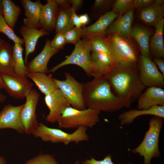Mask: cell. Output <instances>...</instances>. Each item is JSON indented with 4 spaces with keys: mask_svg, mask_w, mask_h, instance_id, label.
Returning <instances> with one entry per match:
<instances>
[{
    "mask_svg": "<svg viewBox=\"0 0 164 164\" xmlns=\"http://www.w3.org/2000/svg\"><path fill=\"white\" fill-rule=\"evenodd\" d=\"M89 39L91 44V52H105L111 54L106 42L105 36H94Z\"/></svg>",
    "mask_w": 164,
    "mask_h": 164,
    "instance_id": "cell-32",
    "label": "cell"
},
{
    "mask_svg": "<svg viewBox=\"0 0 164 164\" xmlns=\"http://www.w3.org/2000/svg\"><path fill=\"white\" fill-rule=\"evenodd\" d=\"M114 0H95L92 6V15L94 17H99L110 11L112 8Z\"/></svg>",
    "mask_w": 164,
    "mask_h": 164,
    "instance_id": "cell-31",
    "label": "cell"
},
{
    "mask_svg": "<svg viewBox=\"0 0 164 164\" xmlns=\"http://www.w3.org/2000/svg\"><path fill=\"white\" fill-rule=\"evenodd\" d=\"M164 105V90L156 87H148L138 98L137 107L146 110L156 106Z\"/></svg>",
    "mask_w": 164,
    "mask_h": 164,
    "instance_id": "cell-17",
    "label": "cell"
},
{
    "mask_svg": "<svg viewBox=\"0 0 164 164\" xmlns=\"http://www.w3.org/2000/svg\"><path fill=\"white\" fill-rule=\"evenodd\" d=\"M72 20L75 27L78 28H82L80 21L79 16L74 11L72 14Z\"/></svg>",
    "mask_w": 164,
    "mask_h": 164,
    "instance_id": "cell-42",
    "label": "cell"
},
{
    "mask_svg": "<svg viewBox=\"0 0 164 164\" xmlns=\"http://www.w3.org/2000/svg\"><path fill=\"white\" fill-rule=\"evenodd\" d=\"M163 119L156 116L151 118L149 121V128L142 141L137 147L131 150L133 153L138 154L143 157V164H151L152 158L160 156L159 142L163 123Z\"/></svg>",
    "mask_w": 164,
    "mask_h": 164,
    "instance_id": "cell-4",
    "label": "cell"
},
{
    "mask_svg": "<svg viewBox=\"0 0 164 164\" xmlns=\"http://www.w3.org/2000/svg\"><path fill=\"white\" fill-rule=\"evenodd\" d=\"M79 16L82 27L86 25L89 22V17L87 14H84Z\"/></svg>",
    "mask_w": 164,
    "mask_h": 164,
    "instance_id": "cell-44",
    "label": "cell"
},
{
    "mask_svg": "<svg viewBox=\"0 0 164 164\" xmlns=\"http://www.w3.org/2000/svg\"><path fill=\"white\" fill-rule=\"evenodd\" d=\"M24 164H59L53 156L49 154H40L28 160Z\"/></svg>",
    "mask_w": 164,
    "mask_h": 164,
    "instance_id": "cell-35",
    "label": "cell"
},
{
    "mask_svg": "<svg viewBox=\"0 0 164 164\" xmlns=\"http://www.w3.org/2000/svg\"><path fill=\"white\" fill-rule=\"evenodd\" d=\"M3 87V83L0 73V88Z\"/></svg>",
    "mask_w": 164,
    "mask_h": 164,
    "instance_id": "cell-47",
    "label": "cell"
},
{
    "mask_svg": "<svg viewBox=\"0 0 164 164\" xmlns=\"http://www.w3.org/2000/svg\"><path fill=\"white\" fill-rule=\"evenodd\" d=\"M23 49L21 45L14 43L12 47L13 56L15 64L14 70L16 75L27 77L28 72L23 59Z\"/></svg>",
    "mask_w": 164,
    "mask_h": 164,
    "instance_id": "cell-30",
    "label": "cell"
},
{
    "mask_svg": "<svg viewBox=\"0 0 164 164\" xmlns=\"http://www.w3.org/2000/svg\"><path fill=\"white\" fill-rule=\"evenodd\" d=\"M91 66L94 78L105 76L115 67L111 54L105 52H91Z\"/></svg>",
    "mask_w": 164,
    "mask_h": 164,
    "instance_id": "cell-14",
    "label": "cell"
},
{
    "mask_svg": "<svg viewBox=\"0 0 164 164\" xmlns=\"http://www.w3.org/2000/svg\"><path fill=\"white\" fill-rule=\"evenodd\" d=\"M84 2L83 0H70L71 7L73 10L76 12L78 11L82 6Z\"/></svg>",
    "mask_w": 164,
    "mask_h": 164,
    "instance_id": "cell-41",
    "label": "cell"
},
{
    "mask_svg": "<svg viewBox=\"0 0 164 164\" xmlns=\"http://www.w3.org/2000/svg\"><path fill=\"white\" fill-rule=\"evenodd\" d=\"M19 32L23 37L25 44V53L24 60L27 66L29 56L35 50L39 39L41 36L48 35L49 32L42 28L38 29L29 27L24 25L20 28Z\"/></svg>",
    "mask_w": 164,
    "mask_h": 164,
    "instance_id": "cell-18",
    "label": "cell"
},
{
    "mask_svg": "<svg viewBox=\"0 0 164 164\" xmlns=\"http://www.w3.org/2000/svg\"><path fill=\"white\" fill-rule=\"evenodd\" d=\"M134 9V0H116L113 4L111 11L119 15H122Z\"/></svg>",
    "mask_w": 164,
    "mask_h": 164,
    "instance_id": "cell-34",
    "label": "cell"
},
{
    "mask_svg": "<svg viewBox=\"0 0 164 164\" xmlns=\"http://www.w3.org/2000/svg\"><path fill=\"white\" fill-rule=\"evenodd\" d=\"M73 11L71 7L59 8L54 29L56 33L64 32L74 27L72 20Z\"/></svg>",
    "mask_w": 164,
    "mask_h": 164,
    "instance_id": "cell-29",
    "label": "cell"
},
{
    "mask_svg": "<svg viewBox=\"0 0 164 164\" xmlns=\"http://www.w3.org/2000/svg\"><path fill=\"white\" fill-rule=\"evenodd\" d=\"M104 77L124 107H130L145 88L140 80L137 64L118 65Z\"/></svg>",
    "mask_w": 164,
    "mask_h": 164,
    "instance_id": "cell-1",
    "label": "cell"
},
{
    "mask_svg": "<svg viewBox=\"0 0 164 164\" xmlns=\"http://www.w3.org/2000/svg\"><path fill=\"white\" fill-rule=\"evenodd\" d=\"M83 97L87 108L100 111L112 112L124 107L104 77L94 78L84 84Z\"/></svg>",
    "mask_w": 164,
    "mask_h": 164,
    "instance_id": "cell-2",
    "label": "cell"
},
{
    "mask_svg": "<svg viewBox=\"0 0 164 164\" xmlns=\"http://www.w3.org/2000/svg\"><path fill=\"white\" fill-rule=\"evenodd\" d=\"M59 8L55 0H47L42 8L40 19L41 28L48 32L55 29Z\"/></svg>",
    "mask_w": 164,
    "mask_h": 164,
    "instance_id": "cell-22",
    "label": "cell"
},
{
    "mask_svg": "<svg viewBox=\"0 0 164 164\" xmlns=\"http://www.w3.org/2000/svg\"><path fill=\"white\" fill-rule=\"evenodd\" d=\"M4 87L16 99L26 98L33 89V84L27 77L1 74Z\"/></svg>",
    "mask_w": 164,
    "mask_h": 164,
    "instance_id": "cell-11",
    "label": "cell"
},
{
    "mask_svg": "<svg viewBox=\"0 0 164 164\" xmlns=\"http://www.w3.org/2000/svg\"><path fill=\"white\" fill-rule=\"evenodd\" d=\"M60 50L52 47L49 39H46L44 46L40 53L29 62L27 66L28 73L48 72L47 64L50 58Z\"/></svg>",
    "mask_w": 164,
    "mask_h": 164,
    "instance_id": "cell-15",
    "label": "cell"
},
{
    "mask_svg": "<svg viewBox=\"0 0 164 164\" xmlns=\"http://www.w3.org/2000/svg\"><path fill=\"white\" fill-rule=\"evenodd\" d=\"M152 33V30L147 26L139 24L132 26L130 36L138 45L141 55L151 57L149 44Z\"/></svg>",
    "mask_w": 164,
    "mask_h": 164,
    "instance_id": "cell-21",
    "label": "cell"
},
{
    "mask_svg": "<svg viewBox=\"0 0 164 164\" xmlns=\"http://www.w3.org/2000/svg\"><path fill=\"white\" fill-rule=\"evenodd\" d=\"M82 164H115L112 161L111 155L108 154L106 155L103 159L100 160H96L93 157L90 159H86L82 162ZM127 164H132L130 163Z\"/></svg>",
    "mask_w": 164,
    "mask_h": 164,
    "instance_id": "cell-38",
    "label": "cell"
},
{
    "mask_svg": "<svg viewBox=\"0 0 164 164\" xmlns=\"http://www.w3.org/2000/svg\"><path fill=\"white\" fill-rule=\"evenodd\" d=\"M2 0H0V14H2Z\"/></svg>",
    "mask_w": 164,
    "mask_h": 164,
    "instance_id": "cell-48",
    "label": "cell"
},
{
    "mask_svg": "<svg viewBox=\"0 0 164 164\" xmlns=\"http://www.w3.org/2000/svg\"><path fill=\"white\" fill-rule=\"evenodd\" d=\"M2 14L8 25L13 29L21 12L20 7L11 0H2Z\"/></svg>",
    "mask_w": 164,
    "mask_h": 164,
    "instance_id": "cell-28",
    "label": "cell"
},
{
    "mask_svg": "<svg viewBox=\"0 0 164 164\" xmlns=\"http://www.w3.org/2000/svg\"><path fill=\"white\" fill-rule=\"evenodd\" d=\"M73 164H80V162L79 161L77 160Z\"/></svg>",
    "mask_w": 164,
    "mask_h": 164,
    "instance_id": "cell-50",
    "label": "cell"
},
{
    "mask_svg": "<svg viewBox=\"0 0 164 164\" xmlns=\"http://www.w3.org/2000/svg\"><path fill=\"white\" fill-rule=\"evenodd\" d=\"M40 96L37 91L33 89L26 98L20 118L26 134H32L38 126L36 109Z\"/></svg>",
    "mask_w": 164,
    "mask_h": 164,
    "instance_id": "cell-10",
    "label": "cell"
},
{
    "mask_svg": "<svg viewBox=\"0 0 164 164\" xmlns=\"http://www.w3.org/2000/svg\"><path fill=\"white\" fill-rule=\"evenodd\" d=\"M44 101L49 112L45 119L48 122L57 121L62 113L70 104L60 90L57 89L45 95Z\"/></svg>",
    "mask_w": 164,
    "mask_h": 164,
    "instance_id": "cell-12",
    "label": "cell"
},
{
    "mask_svg": "<svg viewBox=\"0 0 164 164\" xmlns=\"http://www.w3.org/2000/svg\"><path fill=\"white\" fill-rule=\"evenodd\" d=\"M4 42L5 41L3 39L0 38V47L2 45Z\"/></svg>",
    "mask_w": 164,
    "mask_h": 164,
    "instance_id": "cell-49",
    "label": "cell"
},
{
    "mask_svg": "<svg viewBox=\"0 0 164 164\" xmlns=\"http://www.w3.org/2000/svg\"><path fill=\"white\" fill-rule=\"evenodd\" d=\"M144 115H152L164 118V105L156 106L146 110L133 109L120 114L118 119L122 125L132 123L137 118Z\"/></svg>",
    "mask_w": 164,
    "mask_h": 164,
    "instance_id": "cell-23",
    "label": "cell"
},
{
    "mask_svg": "<svg viewBox=\"0 0 164 164\" xmlns=\"http://www.w3.org/2000/svg\"><path fill=\"white\" fill-rule=\"evenodd\" d=\"M65 79L53 78L58 88L62 92L72 107L79 110L86 108L83 97L84 84L77 81L70 73H65Z\"/></svg>",
    "mask_w": 164,
    "mask_h": 164,
    "instance_id": "cell-8",
    "label": "cell"
},
{
    "mask_svg": "<svg viewBox=\"0 0 164 164\" xmlns=\"http://www.w3.org/2000/svg\"><path fill=\"white\" fill-rule=\"evenodd\" d=\"M157 66L158 67L159 71L164 75V60L162 58L154 57L152 60Z\"/></svg>",
    "mask_w": 164,
    "mask_h": 164,
    "instance_id": "cell-40",
    "label": "cell"
},
{
    "mask_svg": "<svg viewBox=\"0 0 164 164\" xmlns=\"http://www.w3.org/2000/svg\"><path fill=\"white\" fill-rule=\"evenodd\" d=\"M155 31L150 40V53L155 57L164 58V45L163 39V30L164 19L159 21L154 26Z\"/></svg>",
    "mask_w": 164,
    "mask_h": 164,
    "instance_id": "cell-25",
    "label": "cell"
},
{
    "mask_svg": "<svg viewBox=\"0 0 164 164\" xmlns=\"http://www.w3.org/2000/svg\"><path fill=\"white\" fill-rule=\"evenodd\" d=\"M100 112L90 108L79 110L70 106L64 110L57 122L60 128H77L81 126L91 128L99 121Z\"/></svg>",
    "mask_w": 164,
    "mask_h": 164,
    "instance_id": "cell-6",
    "label": "cell"
},
{
    "mask_svg": "<svg viewBox=\"0 0 164 164\" xmlns=\"http://www.w3.org/2000/svg\"><path fill=\"white\" fill-rule=\"evenodd\" d=\"M20 2L25 10L26 18L23 19L24 25L39 29L41 27L40 19L43 5L39 0L33 2L30 0H21Z\"/></svg>",
    "mask_w": 164,
    "mask_h": 164,
    "instance_id": "cell-20",
    "label": "cell"
},
{
    "mask_svg": "<svg viewBox=\"0 0 164 164\" xmlns=\"http://www.w3.org/2000/svg\"><path fill=\"white\" fill-rule=\"evenodd\" d=\"M0 32L5 34L14 43H18L22 46L24 44L23 39L17 36L12 29L5 21L2 14H0Z\"/></svg>",
    "mask_w": 164,
    "mask_h": 164,
    "instance_id": "cell-33",
    "label": "cell"
},
{
    "mask_svg": "<svg viewBox=\"0 0 164 164\" xmlns=\"http://www.w3.org/2000/svg\"><path fill=\"white\" fill-rule=\"evenodd\" d=\"M27 77L33 81L45 95L58 89L51 73L46 75L40 72H29L27 74Z\"/></svg>",
    "mask_w": 164,
    "mask_h": 164,
    "instance_id": "cell-27",
    "label": "cell"
},
{
    "mask_svg": "<svg viewBox=\"0 0 164 164\" xmlns=\"http://www.w3.org/2000/svg\"><path fill=\"white\" fill-rule=\"evenodd\" d=\"M87 128L81 126L73 132L69 133L60 129L49 127L40 122L32 134L35 137L40 138L43 142L62 143L65 145L72 142L78 144L89 140L90 138L87 133Z\"/></svg>",
    "mask_w": 164,
    "mask_h": 164,
    "instance_id": "cell-5",
    "label": "cell"
},
{
    "mask_svg": "<svg viewBox=\"0 0 164 164\" xmlns=\"http://www.w3.org/2000/svg\"><path fill=\"white\" fill-rule=\"evenodd\" d=\"M137 65L140 80L145 87H164V75L150 57L140 55Z\"/></svg>",
    "mask_w": 164,
    "mask_h": 164,
    "instance_id": "cell-9",
    "label": "cell"
},
{
    "mask_svg": "<svg viewBox=\"0 0 164 164\" xmlns=\"http://www.w3.org/2000/svg\"><path fill=\"white\" fill-rule=\"evenodd\" d=\"M118 16L111 10L105 13L93 24L83 28L81 37L89 39L96 36H105L108 28Z\"/></svg>",
    "mask_w": 164,
    "mask_h": 164,
    "instance_id": "cell-16",
    "label": "cell"
},
{
    "mask_svg": "<svg viewBox=\"0 0 164 164\" xmlns=\"http://www.w3.org/2000/svg\"><path fill=\"white\" fill-rule=\"evenodd\" d=\"M5 99V97L0 93V102H3Z\"/></svg>",
    "mask_w": 164,
    "mask_h": 164,
    "instance_id": "cell-46",
    "label": "cell"
},
{
    "mask_svg": "<svg viewBox=\"0 0 164 164\" xmlns=\"http://www.w3.org/2000/svg\"><path fill=\"white\" fill-rule=\"evenodd\" d=\"M0 164H7L5 159L1 156H0Z\"/></svg>",
    "mask_w": 164,
    "mask_h": 164,
    "instance_id": "cell-45",
    "label": "cell"
},
{
    "mask_svg": "<svg viewBox=\"0 0 164 164\" xmlns=\"http://www.w3.org/2000/svg\"><path fill=\"white\" fill-rule=\"evenodd\" d=\"M134 9L122 15H119L108 28L105 36L111 34L130 36L134 19Z\"/></svg>",
    "mask_w": 164,
    "mask_h": 164,
    "instance_id": "cell-19",
    "label": "cell"
},
{
    "mask_svg": "<svg viewBox=\"0 0 164 164\" xmlns=\"http://www.w3.org/2000/svg\"><path fill=\"white\" fill-rule=\"evenodd\" d=\"M66 43L63 32L56 33L54 38L50 41V44L52 47L59 50L62 49Z\"/></svg>",
    "mask_w": 164,
    "mask_h": 164,
    "instance_id": "cell-37",
    "label": "cell"
},
{
    "mask_svg": "<svg viewBox=\"0 0 164 164\" xmlns=\"http://www.w3.org/2000/svg\"><path fill=\"white\" fill-rule=\"evenodd\" d=\"M164 15V4H154L140 9L138 18L140 21L148 26H154Z\"/></svg>",
    "mask_w": 164,
    "mask_h": 164,
    "instance_id": "cell-24",
    "label": "cell"
},
{
    "mask_svg": "<svg viewBox=\"0 0 164 164\" xmlns=\"http://www.w3.org/2000/svg\"><path fill=\"white\" fill-rule=\"evenodd\" d=\"M23 106L24 104L17 106L10 104L5 106L0 112V129L11 128L20 134L24 133L20 118Z\"/></svg>",
    "mask_w": 164,
    "mask_h": 164,
    "instance_id": "cell-13",
    "label": "cell"
},
{
    "mask_svg": "<svg viewBox=\"0 0 164 164\" xmlns=\"http://www.w3.org/2000/svg\"><path fill=\"white\" fill-rule=\"evenodd\" d=\"M105 37L115 66L121 64H137L140 51L137 43L130 36L111 34Z\"/></svg>",
    "mask_w": 164,
    "mask_h": 164,
    "instance_id": "cell-3",
    "label": "cell"
},
{
    "mask_svg": "<svg viewBox=\"0 0 164 164\" xmlns=\"http://www.w3.org/2000/svg\"><path fill=\"white\" fill-rule=\"evenodd\" d=\"M83 28L74 27L64 32L66 43L76 44L82 37Z\"/></svg>",
    "mask_w": 164,
    "mask_h": 164,
    "instance_id": "cell-36",
    "label": "cell"
},
{
    "mask_svg": "<svg viewBox=\"0 0 164 164\" xmlns=\"http://www.w3.org/2000/svg\"><path fill=\"white\" fill-rule=\"evenodd\" d=\"M155 3V0H134V8L140 9Z\"/></svg>",
    "mask_w": 164,
    "mask_h": 164,
    "instance_id": "cell-39",
    "label": "cell"
},
{
    "mask_svg": "<svg viewBox=\"0 0 164 164\" xmlns=\"http://www.w3.org/2000/svg\"><path fill=\"white\" fill-rule=\"evenodd\" d=\"M59 8H65L71 7L70 0H55Z\"/></svg>",
    "mask_w": 164,
    "mask_h": 164,
    "instance_id": "cell-43",
    "label": "cell"
},
{
    "mask_svg": "<svg viewBox=\"0 0 164 164\" xmlns=\"http://www.w3.org/2000/svg\"><path fill=\"white\" fill-rule=\"evenodd\" d=\"M12 47L8 42H4L0 47V73L15 75Z\"/></svg>",
    "mask_w": 164,
    "mask_h": 164,
    "instance_id": "cell-26",
    "label": "cell"
},
{
    "mask_svg": "<svg viewBox=\"0 0 164 164\" xmlns=\"http://www.w3.org/2000/svg\"><path fill=\"white\" fill-rule=\"evenodd\" d=\"M91 56L90 39H80L75 44L74 48L71 53L63 61L49 70L48 72L53 73L65 66L73 64L80 67L87 75L91 76Z\"/></svg>",
    "mask_w": 164,
    "mask_h": 164,
    "instance_id": "cell-7",
    "label": "cell"
}]
</instances>
